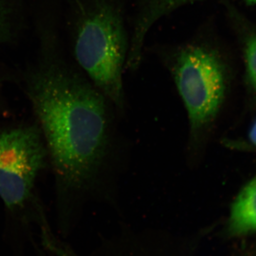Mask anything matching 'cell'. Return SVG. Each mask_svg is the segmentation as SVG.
I'll return each instance as SVG.
<instances>
[{"label": "cell", "instance_id": "1", "mask_svg": "<svg viewBox=\"0 0 256 256\" xmlns=\"http://www.w3.org/2000/svg\"><path fill=\"white\" fill-rule=\"evenodd\" d=\"M38 50L24 73L47 151L66 188L80 190L96 178L108 146L106 96L63 50L56 24H37Z\"/></svg>", "mask_w": 256, "mask_h": 256}, {"label": "cell", "instance_id": "2", "mask_svg": "<svg viewBox=\"0 0 256 256\" xmlns=\"http://www.w3.org/2000/svg\"><path fill=\"white\" fill-rule=\"evenodd\" d=\"M74 63L120 108L129 50L128 0H64Z\"/></svg>", "mask_w": 256, "mask_h": 256}, {"label": "cell", "instance_id": "3", "mask_svg": "<svg viewBox=\"0 0 256 256\" xmlns=\"http://www.w3.org/2000/svg\"><path fill=\"white\" fill-rule=\"evenodd\" d=\"M188 111L194 142L214 120L228 87V66L222 50L204 30L186 41L154 47Z\"/></svg>", "mask_w": 256, "mask_h": 256}, {"label": "cell", "instance_id": "4", "mask_svg": "<svg viewBox=\"0 0 256 256\" xmlns=\"http://www.w3.org/2000/svg\"><path fill=\"white\" fill-rule=\"evenodd\" d=\"M46 153L38 128L0 132V198L8 210L22 208L28 201Z\"/></svg>", "mask_w": 256, "mask_h": 256}, {"label": "cell", "instance_id": "5", "mask_svg": "<svg viewBox=\"0 0 256 256\" xmlns=\"http://www.w3.org/2000/svg\"><path fill=\"white\" fill-rule=\"evenodd\" d=\"M226 232L232 237L256 232V178L245 185L232 204Z\"/></svg>", "mask_w": 256, "mask_h": 256}, {"label": "cell", "instance_id": "6", "mask_svg": "<svg viewBox=\"0 0 256 256\" xmlns=\"http://www.w3.org/2000/svg\"><path fill=\"white\" fill-rule=\"evenodd\" d=\"M35 0H0V47L16 40Z\"/></svg>", "mask_w": 256, "mask_h": 256}, {"label": "cell", "instance_id": "7", "mask_svg": "<svg viewBox=\"0 0 256 256\" xmlns=\"http://www.w3.org/2000/svg\"><path fill=\"white\" fill-rule=\"evenodd\" d=\"M207 0H136V10L138 20L148 28H152L162 18L174 11ZM256 4V0H244Z\"/></svg>", "mask_w": 256, "mask_h": 256}, {"label": "cell", "instance_id": "8", "mask_svg": "<svg viewBox=\"0 0 256 256\" xmlns=\"http://www.w3.org/2000/svg\"><path fill=\"white\" fill-rule=\"evenodd\" d=\"M244 52L248 78L256 92V34L247 38Z\"/></svg>", "mask_w": 256, "mask_h": 256}, {"label": "cell", "instance_id": "9", "mask_svg": "<svg viewBox=\"0 0 256 256\" xmlns=\"http://www.w3.org/2000/svg\"><path fill=\"white\" fill-rule=\"evenodd\" d=\"M250 139L252 144L256 146V120L252 124V129H250Z\"/></svg>", "mask_w": 256, "mask_h": 256}]
</instances>
